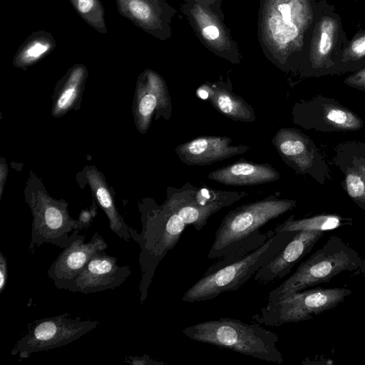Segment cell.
Listing matches in <instances>:
<instances>
[{
  "label": "cell",
  "mask_w": 365,
  "mask_h": 365,
  "mask_svg": "<svg viewBox=\"0 0 365 365\" xmlns=\"http://www.w3.org/2000/svg\"><path fill=\"white\" fill-rule=\"evenodd\" d=\"M359 268L361 269V272L364 274L365 277V259H362V264Z\"/></svg>",
  "instance_id": "obj_33"
},
{
  "label": "cell",
  "mask_w": 365,
  "mask_h": 365,
  "mask_svg": "<svg viewBox=\"0 0 365 365\" xmlns=\"http://www.w3.org/2000/svg\"><path fill=\"white\" fill-rule=\"evenodd\" d=\"M128 266H119L117 258L104 250L96 252L78 276L63 289L72 292L90 294L114 289L130 275Z\"/></svg>",
  "instance_id": "obj_12"
},
{
  "label": "cell",
  "mask_w": 365,
  "mask_h": 365,
  "mask_svg": "<svg viewBox=\"0 0 365 365\" xmlns=\"http://www.w3.org/2000/svg\"><path fill=\"white\" fill-rule=\"evenodd\" d=\"M246 195L186 185L180 189L168 188L167 198L161 205L149 197L138 202L141 232L138 233L130 227L128 230L140 249L138 262L141 304L147 299L158 264L175 247L186 226L192 225L195 230H201L212 215Z\"/></svg>",
  "instance_id": "obj_1"
},
{
  "label": "cell",
  "mask_w": 365,
  "mask_h": 365,
  "mask_svg": "<svg viewBox=\"0 0 365 365\" xmlns=\"http://www.w3.org/2000/svg\"><path fill=\"white\" fill-rule=\"evenodd\" d=\"M348 223V219L336 215H319L299 220H294V215H291L283 223L277 225L274 231L275 232L301 230L326 231Z\"/></svg>",
  "instance_id": "obj_23"
},
{
  "label": "cell",
  "mask_w": 365,
  "mask_h": 365,
  "mask_svg": "<svg viewBox=\"0 0 365 365\" xmlns=\"http://www.w3.org/2000/svg\"><path fill=\"white\" fill-rule=\"evenodd\" d=\"M224 136H202L178 145L175 152L181 161L190 165H205L247 152L245 145H232Z\"/></svg>",
  "instance_id": "obj_16"
},
{
  "label": "cell",
  "mask_w": 365,
  "mask_h": 365,
  "mask_svg": "<svg viewBox=\"0 0 365 365\" xmlns=\"http://www.w3.org/2000/svg\"><path fill=\"white\" fill-rule=\"evenodd\" d=\"M80 16L101 34L107 33L104 9L99 0H70Z\"/></svg>",
  "instance_id": "obj_24"
},
{
  "label": "cell",
  "mask_w": 365,
  "mask_h": 365,
  "mask_svg": "<svg viewBox=\"0 0 365 365\" xmlns=\"http://www.w3.org/2000/svg\"><path fill=\"white\" fill-rule=\"evenodd\" d=\"M88 76L87 68L77 63L68 68L56 83L51 96V113L61 118L72 110H78Z\"/></svg>",
  "instance_id": "obj_18"
},
{
  "label": "cell",
  "mask_w": 365,
  "mask_h": 365,
  "mask_svg": "<svg viewBox=\"0 0 365 365\" xmlns=\"http://www.w3.org/2000/svg\"><path fill=\"white\" fill-rule=\"evenodd\" d=\"M172 105L163 79L155 72L145 70L137 79L132 103V113L136 129L145 134L152 120L170 116Z\"/></svg>",
  "instance_id": "obj_11"
},
{
  "label": "cell",
  "mask_w": 365,
  "mask_h": 365,
  "mask_svg": "<svg viewBox=\"0 0 365 365\" xmlns=\"http://www.w3.org/2000/svg\"><path fill=\"white\" fill-rule=\"evenodd\" d=\"M81 188L88 186L97 204L103 210L109 222L110 229L120 238L129 242L132 238L129 226L119 213L115 202V192L105 175L95 165H86L76 175Z\"/></svg>",
  "instance_id": "obj_15"
},
{
  "label": "cell",
  "mask_w": 365,
  "mask_h": 365,
  "mask_svg": "<svg viewBox=\"0 0 365 365\" xmlns=\"http://www.w3.org/2000/svg\"><path fill=\"white\" fill-rule=\"evenodd\" d=\"M344 82L351 87L365 91V69L349 76Z\"/></svg>",
  "instance_id": "obj_27"
},
{
  "label": "cell",
  "mask_w": 365,
  "mask_h": 365,
  "mask_svg": "<svg viewBox=\"0 0 365 365\" xmlns=\"http://www.w3.org/2000/svg\"><path fill=\"white\" fill-rule=\"evenodd\" d=\"M324 231L301 230L255 273V280L266 284L288 274L294 265L308 254L324 235Z\"/></svg>",
  "instance_id": "obj_14"
},
{
  "label": "cell",
  "mask_w": 365,
  "mask_h": 365,
  "mask_svg": "<svg viewBox=\"0 0 365 365\" xmlns=\"http://www.w3.org/2000/svg\"><path fill=\"white\" fill-rule=\"evenodd\" d=\"M100 322L64 313L38 319L27 326L26 331L14 344L11 354L19 360L32 354L68 344L95 329Z\"/></svg>",
  "instance_id": "obj_8"
},
{
  "label": "cell",
  "mask_w": 365,
  "mask_h": 365,
  "mask_svg": "<svg viewBox=\"0 0 365 365\" xmlns=\"http://www.w3.org/2000/svg\"><path fill=\"white\" fill-rule=\"evenodd\" d=\"M56 43L50 33L44 31L33 33L18 49L13 59V64L18 68L26 71L46 57Z\"/></svg>",
  "instance_id": "obj_21"
},
{
  "label": "cell",
  "mask_w": 365,
  "mask_h": 365,
  "mask_svg": "<svg viewBox=\"0 0 365 365\" xmlns=\"http://www.w3.org/2000/svg\"><path fill=\"white\" fill-rule=\"evenodd\" d=\"M296 118L301 126L322 132H352L364 126V121L354 111L320 94L297 104Z\"/></svg>",
  "instance_id": "obj_9"
},
{
  "label": "cell",
  "mask_w": 365,
  "mask_h": 365,
  "mask_svg": "<svg viewBox=\"0 0 365 365\" xmlns=\"http://www.w3.org/2000/svg\"><path fill=\"white\" fill-rule=\"evenodd\" d=\"M297 231L276 232L262 245L237 260L204 274L184 294V302L210 300L240 288L295 235Z\"/></svg>",
  "instance_id": "obj_4"
},
{
  "label": "cell",
  "mask_w": 365,
  "mask_h": 365,
  "mask_svg": "<svg viewBox=\"0 0 365 365\" xmlns=\"http://www.w3.org/2000/svg\"><path fill=\"white\" fill-rule=\"evenodd\" d=\"M351 292L346 288L317 287L286 294L276 300L268 301L252 319L269 327L309 320L335 308Z\"/></svg>",
  "instance_id": "obj_7"
},
{
  "label": "cell",
  "mask_w": 365,
  "mask_h": 365,
  "mask_svg": "<svg viewBox=\"0 0 365 365\" xmlns=\"http://www.w3.org/2000/svg\"><path fill=\"white\" fill-rule=\"evenodd\" d=\"M351 49L357 56L365 55V36L356 39L352 44Z\"/></svg>",
  "instance_id": "obj_32"
},
{
  "label": "cell",
  "mask_w": 365,
  "mask_h": 365,
  "mask_svg": "<svg viewBox=\"0 0 365 365\" xmlns=\"http://www.w3.org/2000/svg\"><path fill=\"white\" fill-rule=\"evenodd\" d=\"M190 339L250 356L268 362H283L276 346L278 336L259 324L220 317L190 325L182 330Z\"/></svg>",
  "instance_id": "obj_3"
},
{
  "label": "cell",
  "mask_w": 365,
  "mask_h": 365,
  "mask_svg": "<svg viewBox=\"0 0 365 365\" xmlns=\"http://www.w3.org/2000/svg\"><path fill=\"white\" fill-rule=\"evenodd\" d=\"M282 159L298 173L311 175L321 185L329 170L319 149L307 135L293 128L280 129L272 140Z\"/></svg>",
  "instance_id": "obj_10"
},
{
  "label": "cell",
  "mask_w": 365,
  "mask_h": 365,
  "mask_svg": "<svg viewBox=\"0 0 365 365\" xmlns=\"http://www.w3.org/2000/svg\"><path fill=\"white\" fill-rule=\"evenodd\" d=\"M8 279V266L6 257L0 252V294H1L6 286Z\"/></svg>",
  "instance_id": "obj_29"
},
{
  "label": "cell",
  "mask_w": 365,
  "mask_h": 365,
  "mask_svg": "<svg viewBox=\"0 0 365 365\" xmlns=\"http://www.w3.org/2000/svg\"><path fill=\"white\" fill-rule=\"evenodd\" d=\"M85 239V235H80L78 229L74 230L70 235L68 244L48 269V276L58 289H63L75 279L96 252L108 248L105 240L97 232L88 242H84Z\"/></svg>",
  "instance_id": "obj_13"
},
{
  "label": "cell",
  "mask_w": 365,
  "mask_h": 365,
  "mask_svg": "<svg viewBox=\"0 0 365 365\" xmlns=\"http://www.w3.org/2000/svg\"><path fill=\"white\" fill-rule=\"evenodd\" d=\"M327 22H324L322 25V31L319 46V53L322 55H326L329 53L331 46V38L328 32Z\"/></svg>",
  "instance_id": "obj_28"
},
{
  "label": "cell",
  "mask_w": 365,
  "mask_h": 365,
  "mask_svg": "<svg viewBox=\"0 0 365 365\" xmlns=\"http://www.w3.org/2000/svg\"><path fill=\"white\" fill-rule=\"evenodd\" d=\"M203 37L210 41L217 40L220 36V31L215 25H208L203 27L202 30Z\"/></svg>",
  "instance_id": "obj_31"
},
{
  "label": "cell",
  "mask_w": 365,
  "mask_h": 365,
  "mask_svg": "<svg viewBox=\"0 0 365 365\" xmlns=\"http://www.w3.org/2000/svg\"><path fill=\"white\" fill-rule=\"evenodd\" d=\"M119 13L137 26L160 36L162 10L160 0H116Z\"/></svg>",
  "instance_id": "obj_20"
},
{
  "label": "cell",
  "mask_w": 365,
  "mask_h": 365,
  "mask_svg": "<svg viewBox=\"0 0 365 365\" xmlns=\"http://www.w3.org/2000/svg\"><path fill=\"white\" fill-rule=\"evenodd\" d=\"M97 212L98 205L93 198L90 207L81 211L77 219L76 229H78L79 231L87 229L93 222V219L97 215Z\"/></svg>",
  "instance_id": "obj_25"
},
{
  "label": "cell",
  "mask_w": 365,
  "mask_h": 365,
  "mask_svg": "<svg viewBox=\"0 0 365 365\" xmlns=\"http://www.w3.org/2000/svg\"><path fill=\"white\" fill-rule=\"evenodd\" d=\"M125 362L133 365H164L165 362L157 361L151 358L148 354L139 356H127L124 360Z\"/></svg>",
  "instance_id": "obj_26"
},
{
  "label": "cell",
  "mask_w": 365,
  "mask_h": 365,
  "mask_svg": "<svg viewBox=\"0 0 365 365\" xmlns=\"http://www.w3.org/2000/svg\"><path fill=\"white\" fill-rule=\"evenodd\" d=\"M362 259L341 238L331 236L327 242L279 286L270 291L267 299L274 301L283 295L330 281L344 271L359 269Z\"/></svg>",
  "instance_id": "obj_6"
},
{
  "label": "cell",
  "mask_w": 365,
  "mask_h": 365,
  "mask_svg": "<svg viewBox=\"0 0 365 365\" xmlns=\"http://www.w3.org/2000/svg\"><path fill=\"white\" fill-rule=\"evenodd\" d=\"M296 204V200L272 195L230 210L215 232L208 258H222L242 247L258 248L276 233L274 230L261 233L260 227L292 210Z\"/></svg>",
  "instance_id": "obj_2"
},
{
  "label": "cell",
  "mask_w": 365,
  "mask_h": 365,
  "mask_svg": "<svg viewBox=\"0 0 365 365\" xmlns=\"http://www.w3.org/2000/svg\"><path fill=\"white\" fill-rule=\"evenodd\" d=\"M8 165L6 159L3 157L0 158V200L2 197L4 186L6 182L8 176Z\"/></svg>",
  "instance_id": "obj_30"
},
{
  "label": "cell",
  "mask_w": 365,
  "mask_h": 365,
  "mask_svg": "<svg viewBox=\"0 0 365 365\" xmlns=\"http://www.w3.org/2000/svg\"><path fill=\"white\" fill-rule=\"evenodd\" d=\"M335 164L344 174L341 186L354 202L365 210V144L349 142L339 145Z\"/></svg>",
  "instance_id": "obj_17"
},
{
  "label": "cell",
  "mask_w": 365,
  "mask_h": 365,
  "mask_svg": "<svg viewBox=\"0 0 365 365\" xmlns=\"http://www.w3.org/2000/svg\"><path fill=\"white\" fill-rule=\"evenodd\" d=\"M24 195L33 217L29 253L34 255L36 248L44 243L63 249L77 223V220L69 214L68 203L63 199L51 197L41 179L32 170L29 172Z\"/></svg>",
  "instance_id": "obj_5"
},
{
  "label": "cell",
  "mask_w": 365,
  "mask_h": 365,
  "mask_svg": "<svg viewBox=\"0 0 365 365\" xmlns=\"http://www.w3.org/2000/svg\"><path fill=\"white\" fill-rule=\"evenodd\" d=\"M202 89L207 93V98L213 106L226 116L243 122L255 120L253 110L243 99L224 89H213L208 86Z\"/></svg>",
  "instance_id": "obj_22"
},
{
  "label": "cell",
  "mask_w": 365,
  "mask_h": 365,
  "mask_svg": "<svg viewBox=\"0 0 365 365\" xmlns=\"http://www.w3.org/2000/svg\"><path fill=\"white\" fill-rule=\"evenodd\" d=\"M279 173L271 165L237 162L217 169L208 175L212 180L226 185H255L279 180Z\"/></svg>",
  "instance_id": "obj_19"
}]
</instances>
